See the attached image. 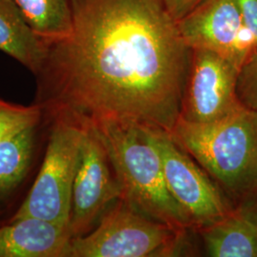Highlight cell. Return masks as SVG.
<instances>
[{"instance_id":"4fadbf2b","label":"cell","mask_w":257,"mask_h":257,"mask_svg":"<svg viewBox=\"0 0 257 257\" xmlns=\"http://www.w3.org/2000/svg\"><path fill=\"white\" fill-rule=\"evenodd\" d=\"M33 32L46 43L68 37L73 29L71 0H12Z\"/></svg>"},{"instance_id":"7c38bea8","label":"cell","mask_w":257,"mask_h":257,"mask_svg":"<svg viewBox=\"0 0 257 257\" xmlns=\"http://www.w3.org/2000/svg\"><path fill=\"white\" fill-rule=\"evenodd\" d=\"M47 43L29 27L12 0H0V51L25 66L33 74L40 71Z\"/></svg>"},{"instance_id":"30bf717a","label":"cell","mask_w":257,"mask_h":257,"mask_svg":"<svg viewBox=\"0 0 257 257\" xmlns=\"http://www.w3.org/2000/svg\"><path fill=\"white\" fill-rule=\"evenodd\" d=\"M69 227L37 217L11 220L0 227V257H65Z\"/></svg>"},{"instance_id":"ac0fdd59","label":"cell","mask_w":257,"mask_h":257,"mask_svg":"<svg viewBox=\"0 0 257 257\" xmlns=\"http://www.w3.org/2000/svg\"><path fill=\"white\" fill-rule=\"evenodd\" d=\"M204 0H164L166 8L175 21L184 18Z\"/></svg>"},{"instance_id":"ba28073f","label":"cell","mask_w":257,"mask_h":257,"mask_svg":"<svg viewBox=\"0 0 257 257\" xmlns=\"http://www.w3.org/2000/svg\"><path fill=\"white\" fill-rule=\"evenodd\" d=\"M176 23L191 50L211 51L239 70L257 53L237 0H204Z\"/></svg>"},{"instance_id":"8fae6325","label":"cell","mask_w":257,"mask_h":257,"mask_svg":"<svg viewBox=\"0 0 257 257\" xmlns=\"http://www.w3.org/2000/svg\"><path fill=\"white\" fill-rule=\"evenodd\" d=\"M252 199L201 228L208 256L257 257V205Z\"/></svg>"},{"instance_id":"e0dca14e","label":"cell","mask_w":257,"mask_h":257,"mask_svg":"<svg viewBox=\"0 0 257 257\" xmlns=\"http://www.w3.org/2000/svg\"><path fill=\"white\" fill-rule=\"evenodd\" d=\"M244 23L253 38L257 49V0H237ZM256 54V53H255Z\"/></svg>"},{"instance_id":"3957f363","label":"cell","mask_w":257,"mask_h":257,"mask_svg":"<svg viewBox=\"0 0 257 257\" xmlns=\"http://www.w3.org/2000/svg\"><path fill=\"white\" fill-rule=\"evenodd\" d=\"M172 137L227 193L248 200L257 193V110L245 106L208 124L178 119Z\"/></svg>"},{"instance_id":"5b68a950","label":"cell","mask_w":257,"mask_h":257,"mask_svg":"<svg viewBox=\"0 0 257 257\" xmlns=\"http://www.w3.org/2000/svg\"><path fill=\"white\" fill-rule=\"evenodd\" d=\"M43 164L12 220L37 217L69 227L72 192L85 125L56 114Z\"/></svg>"},{"instance_id":"5bb4252c","label":"cell","mask_w":257,"mask_h":257,"mask_svg":"<svg viewBox=\"0 0 257 257\" xmlns=\"http://www.w3.org/2000/svg\"><path fill=\"white\" fill-rule=\"evenodd\" d=\"M36 127L25 128L0 144V197L15 189L27 174L35 146Z\"/></svg>"},{"instance_id":"8992f818","label":"cell","mask_w":257,"mask_h":257,"mask_svg":"<svg viewBox=\"0 0 257 257\" xmlns=\"http://www.w3.org/2000/svg\"><path fill=\"white\" fill-rule=\"evenodd\" d=\"M121 197L119 184L96 128L85 125L74 175L69 230L82 236Z\"/></svg>"},{"instance_id":"52a82bcc","label":"cell","mask_w":257,"mask_h":257,"mask_svg":"<svg viewBox=\"0 0 257 257\" xmlns=\"http://www.w3.org/2000/svg\"><path fill=\"white\" fill-rule=\"evenodd\" d=\"M163 162L166 183L173 197L200 229L220 220L231 211L220 188L193 162L171 134L149 130Z\"/></svg>"},{"instance_id":"7a4b0ae2","label":"cell","mask_w":257,"mask_h":257,"mask_svg":"<svg viewBox=\"0 0 257 257\" xmlns=\"http://www.w3.org/2000/svg\"><path fill=\"white\" fill-rule=\"evenodd\" d=\"M92 125L108 153L119 184L120 198L175 230L193 226L168 189L161 155L149 130L111 120Z\"/></svg>"},{"instance_id":"9a60e30c","label":"cell","mask_w":257,"mask_h":257,"mask_svg":"<svg viewBox=\"0 0 257 257\" xmlns=\"http://www.w3.org/2000/svg\"><path fill=\"white\" fill-rule=\"evenodd\" d=\"M42 107L22 106L0 98V144L25 128L37 126Z\"/></svg>"},{"instance_id":"6da1fadb","label":"cell","mask_w":257,"mask_h":257,"mask_svg":"<svg viewBox=\"0 0 257 257\" xmlns=\"http://www.w3.org/2000/svg\"><path fill=\"white\" fill-rule=\"evenodd\" d=\"M73 29L47 43L41 107L83 125L111 120L172 134L192 50L164 0H71Z\"/></svg>"},{"instance_id":"2e32d148","label":"cell","mask_w":257,"mask_h":257,"mask_svg":"<svg viewBox=\"0 0 257 257\" xmlns=\"http://www.w3.org/2000/svg\"><path fill=\"white\" fill-rule=\"evenodd\" d=\"M237 96L243 106L257 110V53L251 55L239 71Z\"/></svg>"},{"instance_id":"9c48e42d","label":"cell","mask_w":257,"mask_h":257,"mask_svg":"<svg viewBox=\"0 0 257 257\" xmlns=\"http://www.w3.org/2000/svg\"><path fill=\"white\" fill-rule=\"evenodd\" d=\"M238 68L211 51L192 50L180 119L208 124L242 106L237 96Z\"/></svg>"},{"instance_id":"277c9868","label":"cell","mask_w":257,"mask_h":257,"mask_svg":"<svg viewBox=\"0 0 257 257\" xmlns=\"http://www.w3.org/2000/svg\"><path fill=\"white\" fill-rule=\"evenodd\" d=\"M184 230L150 218L119 198L95 230L71 239L65 257L168 256Z\"/></svg>"}]
</instances>
